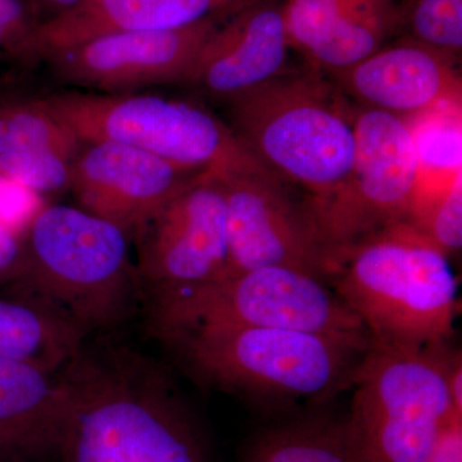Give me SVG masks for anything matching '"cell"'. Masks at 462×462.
<instances>
[{
  "label": "cell",
  "mask_w": 462,
  "mask_h": 462,
  "mask_svg": "<svg viewBox=\"0 0 462 462\" xmlns=\"http://www.w3.org/2000/svg\"><path fill=\"white\" fill-rule=\"evenodd\" d=\"M72 413L63 462H211L178 383L163 365L98 336L65 367Z\"/></svg>",
  "instance_id": "6da1fadb"
},
{
  "label": "cell",
  "mask_w": 462,
  "mask_h": 462,
  "mask_svg": "<svg viewBox=\"0 0 462 462\" xmlns=\"http://www.w3.org/2000/svg\"><path fill=\"white\" fill-rule=\"evenodd\" d=\"M130 236L81 207H42L27 224L14 297L62 319L88 339L143 309Z\"/></svg>",
  "instance_id": "7a4b0ae2"
},
{
  "label": "cell",
  "mask_w": 462,
  "mask_h": 462,
  "mask_svg": "<svg viewBox=\"0 0 462 462\" xmlns=\"http://www.w3.org/2000/svg\"><path fill=\"white\" fill-rule=\"evenodd\" d=\"M329 287L363 322L372 345H451L458 284L449 257L409 220L330 254Z\"/></svg>",
  "instance_id": "3957f363"
},
{
  "label": "cell",
  "mask_w": 462,
  "mask_h": 462,
  "mask_svg": "<svg viewBox=\"0 0 462 462\" xmlns=\"http://www.w3.org/2000/svg\"><path fill=\"white\" fill-rule=\"evenodd\" d=\"M191 378L261 407L324 402L351 389L372 340L284 328H216L160 339Z\"/></svg>",
  "instance_id": "277c9868"
},
{
  "label": "cell",
  "mask_w": 462,
  "mask_h": 462,
  "mask_svg": "<svg viewBox=\"0 0 462 462\" xmlns=\"http://www.w3.org/2000/svg\"><path fill=\"white\" fill-rule=\"evenodd\" d=\"M229 126L288 184L324 205L348 181L356 157V107L331 79L289 69L226 102Z\"/></svg>",
  "instance_id": "5b68a950"
},
{
  "label": "cell",
  "mask_w": 462,
  "mask_h": 462,
  "mask_svg": "<svg viewBox=\"0 0 462 462\" xmlns=\"http://www.w3.org/2000/svg\"><path fill=\"white\" fill-rule=\"evenodd\" d=\"M451 345L370 346L352 383L343 419L357 462H428L456 415L449 396Z\"/></svg>",
  "instance_id": "8992f818"
},
{
  "label": "cell",
  "mask_w": 462,
  "mask_h": 462,
  "mask_svg": "<svg viewBox=\"0 0 462 462\" xmlns=\"http://www.w3.org/2000/svg\"><path fill=\"white\" fill-rule=\"evenodd\" d=\"M149 329L158 340L216 328H284L369 339L357 318L327 284L287 267H258L220 281L145 298Z\"/></svg>",
  "instance_id": "52a82bcc"
},
{
  "label": "cell",
  "mask_w": 462,
  "mask_h": 462,
  "mask_svg": "<svg viewBox=\"0 0 462 462\" xmlns=\"http://www.w3.org/2000/svg\"><path fill=\"white\" fill-rule=\"evenodd\" d=\"M81 143L109 142L215 176L266 169L208 109L154 94L65 91L42 99Z\"/></svg>",
  "instance_id": "ba28073f"
},
{
  "label": "cell",
  "mask_w": 462,
  "mask_h": 462,
  "mask_svg": "<svg viewBox=\"0 0 462 462\" xmlns=\"http://www.w3.org/2000/svg\"><path fill=\"white\" fill-rule=\"evenodd\" d=\"M420 151L409 120L356 106V157L345 187L311 207L331 252L409 220L420 187Z\"/></svg>",
  "instance_id": "9c48e42d"
},
{
  "label": "cell",
  "mask_w": 462,
  "mask_h": 462,
  "mask_svg": "<svg viewBox=\"0 0 462 462\" xmlns=\"http://www.w3.org/2000/svg\"><path fill=\"white\" fill-rule=\"evenodd\" d=\"M216 179L226 207L229 276L287 267L329 285L330 251L309 199H298L291 185L267 169Z\"/></svg>",
  "instance_id": "30bf717a"
},
{
  "label": "cell",
  "mask_w": 462,
  "mask_h": 462,
  "mask_svg": "<svg viewBox=\"0 0 462 462\" xmlns=\"http://www.w3.org/2000/svg\"><path fill=\"white\" fill-rule=\"evenodd\" d=\"M135 240L144 300L227 278L226 207L216 176L202 173L154 216Z\"/></svg>",
  "instance_id": "8fae6325"
},
{
  "label": "cell",
  "mask_w": 462,
  "mask_h": 462,
  "mask_svg": "<svg viewBox=\"0 0 462 462\" xmlns=\"http://www.w3.org/2000/svg\"><path fill=\"white\" fill-rule=\"evenodd\" d=\"M225 18L181 29L102 36L47 60L63 83L97 93L184 83L203 45Z\"/></svg>",
  "instance_id": "7c38bea8"
},
{
  "label": "cell",
  "mask_w": 462,
  "mask_h": 462,
  "mask_svg": "<svg viewBox=\"0 0 462 462\" xmlns=\"http://www.w3.org/2000/svg\"><path fill=\"white\" fill-rule=\"evenodd\" d=\"M205 172L117 143H83L72 161L69 189L79 207L136 239L154 216Z\"/></svg>",
  "instance_id": "4fadbf2b"
},
{
  "label": "cell",
  "mask_w": 462,
  "mask_h": 462,
  "mask_svg": "<svg viewBox=\"0 0 462 462\" xmlns=\"http://www.w3.org/2000/svg\"><path fill=\"white\" fill-rule=\"evenodd\" d=\"M291 51L282 3L261 0L225 18L182 84L226 103L289 71Z\"/></svg>",
  "instance_id": "5bb4252c"
},
{
  "label": "cell",
  "mask_w": 462,
  "mask_h": 462,
  "mask_svg": "<svg viewBox=\"0 0 462 462\" xmlns=\"http://www.w3.org/2000/svg\"><path fill=\"white\" fill-rule=\"evenodd\" d=\"M346 98L404 120L461 102L457 62L402 38L383 45L345 71L329 76Z\"/></svg>",
  "instance_id": "9a60e30c"
},
{
  "label": "cell",
  "mask_w": 462,
  "mask_h": 462,
  "mask_svg": "<svg viewBox=\"0 0 462 462\" xmlns=\"http://www.w3.org/2000/svg\"><path fill=\"white\" fill-rule=\"evenodd\" d=\"M257 2L261 0H79L50 20L38 21L16 58L47 60L102 36L181 29L229 17Z\"/></svg>",
  "instance_id": "2e32d148"
},
{
  "label": "cell",
  "mask_w": 462,
  "mask_h": 462,
  "mask_svg": "<svg viewBox=\"0 0 462 462\" xmlns=\"http://www.w3.org/2000/svg\"><path fill=\"white\" fill-rule=\"evenodd\" d=\"M291 50L333 76L378 51L398 32V0H284Z\"/></svg>",
  "instance_id": "e0dca14e"
},
{
  "label": "cell",
  "mask_w": 462,
  "mask_h": 462,
  "mask_svg": "<svg viewBox=\"0 0 462 462\" xmlns=\"http://www.w3.org/2000/svg\"><path fill=\"white\" fill-rule=\"evenodd\" d=\"M65 367L0 360V462L60 460L72 413Z\"/></svg>",
  "instance_id": "ac0fdd59"
},
{
  "label": "cell",
  "mask_w": 462,
  "mask_h": 462,
  "mask_svg": "<svg viewBox=\"0 0 462 462\" xmlns=\"http://www.w3.org/2000/svg\"><path fill=\"white\" fill-rule=\"evenodd\" d=\"M88 338L62 319L20 298L0 300V360L60 370Z\"/></svg>",
  "instance_id": "d6986e66"
},
{
  "label": "cell",
  "mask_w": 462,
  "mask_h": 462,
  "mask_svg": "<svg viewBox=\"0 0 462 462\" xmlns=\"http://www.w3.org/2000/svg\"><path fill=\"white\" fill-rule=\"evenodd\" d=\"M245 462H357L343 420L310 416L258 434Z\"/></svg>",
  "instance_id": "ffe728a7"
},
{
  "label": "cell",
  "mask_w": 462,
  "mask_h": 462,
  "mask_svg": "<svg viewBox=\"0 0 462 462\" xmlns=\"http://www.w3.org/2000/svg\"><path fill=\"white\" fill-rule=\"evenodd\" d=\"M81 145L42 99L0 105V156L53 152L74 160Z\"/></svg>",
  "instance_id": "44dd1931"
},
{
  "label": "cell",
  "mask_w": 462,
  "mask_h": 462,
  "mask_svg": "<svg viewBox=\"0 0 462 462\" xmlns=\"http://www.w3.org/2000/svg\"><path fill=\"white\" fill-rule=\"evenodd\" d=\"M410 223L419 227L442 249L447 256L462 247V171L454 167L442 175H434L420 187L410 212Z\"/></svg>",
  "instance_id": "7402d4cb"
},
{
  "label": "cell",
  "mask_w": 462,
  "mask_h": 462,
  "mask_svg": "<svg viewBox=\"0 0 462 462\" xmlns=\"http://www.w3.org/2000/svg\"><path fill=\"white\" fill-rule=\"evenodd\" d=\"M403 38L460 62L462 0H398V32Z\"/></svg>",
  "instance_id": "603a6c76"
},
{
  "label": "cell",
  "mask_w": 462,
  "mask_h": 462,
  "mask_svg": "<svg viewBox=\"0 0 462 462\" xmlns=\"http://www.w3.org/2000/svg\"><path fill=\"white\" fill-rule=\"evenodd\" d=\"M72 161L53 152L0 156V178L36 193L69 188Z\"/></svg>",
  "instance_id": "cb8c5ba5"
},
{
  "label": "cell",
  "mask_w": 462,
  "mask_h": 462,
  "mask_svg": "<svg viewBox=\"0 0 462 462\" xmlns=\"http://www.w3.org/2000/svg\"><path fill=\"white\" fill-rule=\"evenodd\" d=\"M36 23L25 0H0V53L16 58Z\"/></svg>",
  "instance_id": "d4e9b609"
},
{
  "label": "cell",
  "mask_w": 462,
  "mask_h": 462,
  "mask_svg": "<svg viewBox=\"0 0 462 462\" xmlns=\"http://www.w3.org/2000/svg\"><path fill=\"white\" fill-rule=\"evenodd\" d=\"M23 254V238L17 230L0 223V278H11Z\"/></svg>",
  "instance_id": "484cf974"
},
{
  "label": "cell",
  "mask_w": 462,
  "mask_h": 462,
  "mask_svg": "<svg viewBox=\"0 0 462 462\" xmlns=\"http://www.w3.org/2000/svg\"><path fill=\"white\" fill-rule=\"evenodd\" d=\"M428 462H462V420L449 422Z\"/></svg>",
  "instance_id": "4316f807"
},
{
  "label": "cell",
  "mask_w": 462,
  "mask_h": 462,
  "mask_svg": "<svg viewBox=\"0 0 462 462\" xmlns=\"http://www.w3.org/2000/svg\"><path fill=\"white\" fill-rule=\"evenodd\" d=\"M448 382L449 396H451L452 406L456 415L462 418V358L461 351L452 352L451 360L448 365Z\"/></svg>",
  "instance_id": "83f0119b"
},
{
  "label": "cell",
  "mask_w": 462,
  "mask_h": 462,
  "mask_svg": "<svg viewBox=\"0 0 462 462\" xmlns=\"http://www.w3.org/2000/svg\"><path fill=\"white\" fill-rule=\"evenodd\" d=\"M41 2L48 3V5H56V7L60 8V11L62 9H66L74 5L75 3H78L79 0H41Z\"/></svg>",
  "instance_id": "f1b7e54d"
}]
</instances>
